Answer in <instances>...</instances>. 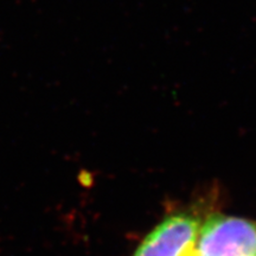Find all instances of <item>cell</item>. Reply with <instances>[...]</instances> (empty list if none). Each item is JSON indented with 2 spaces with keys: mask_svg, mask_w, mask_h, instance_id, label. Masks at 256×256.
<instances>
[{
  "mask_svg": "<svg viewBox=\"0 0 256 256\" xmlns=\"http://www.w3.org/2000/svg\"><path fill=\"white\" fill-rule=\"evenodd\" d=\"M197 256H256V220L214 214L202 223Z\"/></svg>",
  "mask_w": 256,
  "mask_h": 256,
  "instance_id": "6da1fadb",
  "label": "cell"
},
{
  "mask_svg": "<svg viewBox=\"0 0 256 256\" xmlns=\"http://www.w3.org/2000/svg\"><path fill=\"white\" fill-rule=\"evenodd\" d=\"M202 223L194 211L172 214L147 234L132 256H183L196 243Z\"/></svg>",
  "mask_w": 256,
  "mask_h": 256,
  "instance_id": "7a4b0ae2",
  "label": "cell"
},
{
  "mask_svg": "<svg viewBox=\"0 0 256 256\" xmlns=\"http://www.w3.org/2000/svg\"><path fill=\"white\" fill-rule=\"evenodd\" d=\"M183 256H197L196 252H194V246L190 249V250H188L186 252H185Z\"/></svg>",
  "mask_w": 256,
  "mask_h": 256,
  "instance_id": "3957f363",
  "label": "cell"
}]
</instances>
